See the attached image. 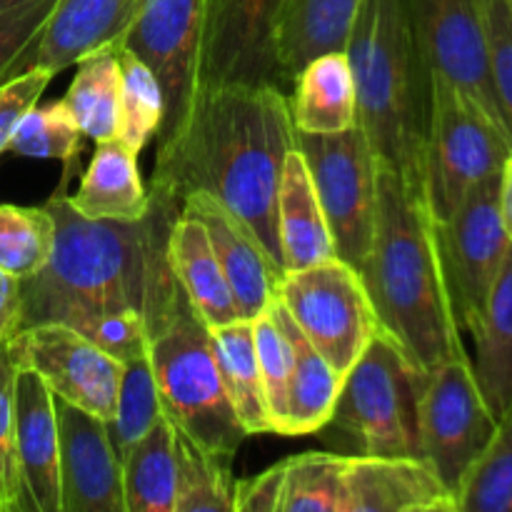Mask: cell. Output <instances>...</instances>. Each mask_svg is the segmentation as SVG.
Wrapping results in <instances>:
<instances>
[{"label": "cell", "instance_id": "6da1fadb", "mask_svg": "<svg viewBox=\"0 0 512 512\" xmlns=\"http://www.w3.org/2000/svg\"><path fill=\"white\" fill-rule=\"evenodd\" d=\"M70 175L65 168L45 203L55 218L53 255L40 273L18 280V330L68 325L125 363L148 353L185 298L168 258L180 203L148 188L150 210L140 220H90L68 203Z\"/></svg>", "mask_w": 512, "mask_h": 512}, {"label": "cell", "instance_id": "7a4b0ae2", "mask_svg": "<svg viewBox=\"0 0 512 512\" xmlns=\"http://www.w3.org/2000/svg\"><path fill=\"white\" fill-rule=\"evenodd\" d=\"M295 135L288 95L278 85L200 90L178 133L158 145L150 188L178 203L193 190L215 195L283 270L278 188Z\"/></svg>", "mask_w": 512, "mask_h": 512}, {"label": "cell", "instance_id": "3957f363", "mask_svg": "<svg viewBox=\"0 0 512 512\" xmlns=\"http://www.w3.org/2000/svg\"><path fill=\"white\" fill-rule=\"evenodd\" d=\"M358 273L380 333L393 338L420 373L468 355L450 310L425 185L383 163L373 243Z\"/></svg>", "mask_w": 512, "mask_h": 512}, {"label": "cell", "instance_id": "277c9868", "mask_svg": "<svg viewBox=\"0 0 512 512\" xmlns=\"http://www.w3.org/2000/svg\"><path fill=\"white\" fill-rule=\"evenodd\" d=\"M358 95V125L378 163L423 183L430 73L405 0H363L345 43Z\"/></svg>", "mask_w": 512, "mask_h": 512}, {"label": "cell", "instance_id": "5b68a950", "mask_svg": "<svg viewBox=\"0 0 512 512\" xmlns=\"http://www.w3.org/2000/svg\"><path fill=\"white\" fill-rule=\"evenodd\" d=\"M148 355L170 423L210 453L233 458L250 435L225 393L210 345V328L198 318L188 298H183L168 328L150 340Z\"/></svg>", "mask_w": 512, "mask_h": 512}, {"label": "cell", "instance_id": "8992f818", "mask_svg": "<svg viewBox=\"0 0 512 512\" xmlns=\"http://www.w3.org/2000/svg\"><path fill=\"white\" fill-rule=\"evenodd\" d=\"M420 373L393 338L378 333L345 373L330 428L360 455L420 458Z\"/></svg>", "mask_w": 512, "mask_h": 512}, {"label": "cell", "instance_id": "52a82bcc", "mask_svg": "<svg viewBox=\"0 0 512 512\" xmlns=\"http://www.w3.org/2000/svg\"><path fill=\"white\" fill-rule=\"evenodd\" d=\"M512 140L470 95L433 73L425 143V195L435 220H445L475 183L498 175Z\"/></svg>", "mask_w": 512, "mask_h": 512}, {"label": "cell", "instance_id": "ba28073f", "mask_svg": "<svg viewBox=\"0 0 512 512\" xmlns=\"http://www.w3.org/2000/svg\"><path fill=\"white\" fill-rule=\"evenodd\" d=\"M275 300L338 373H348L380 333L368 288L338 255L318 265L285 270Z\"/></svg>", "mask_w": 512, "mask_h": 512}, {"label": "cell", "instance_id": "9c48e42d", "mask_svg": "<svg viewBox=\"0 0 512 512\" xmlns=\"http://www.w3.org/2000/svg\"><path fill=\"white\" fill-rule=\"evenodd\" d=\"M295 140L328 220L335 255L360 270L373 243L378 158L360 125L335 135L298 133Z\"/></svg>", "mask_w": 512, "mask_h": 512}, {"label": "cell", "instance_id": "30bf717a", "mask_svg": "<svg viewBox=\"0 0 512 512\" xmlns=\"http://www.w3.org/2000/svg\"><path fill=\"white\" fill-rule=\"evenodd\" d=\"M498 188L500 173L488 175L468 190L448 218L435 220V245L450 310L458 328L470 335L483 320L490 290L510 248L500 220Z\"/></svg>", "mask_w": 512, "mask_h": 512}, {"label": "cell", "instance_id": "8fae6325", "mask_svg": "<svg viewBox=\"0 0 512 512\" xmlns=\"http://www.w3.org/2000/svg\"><path fill=\"white\" fill-rule=\"evenodd\" d=\"M420 458L428 460L445 488L458 500L475 460L498 428L485 403L468 355L445 360L428 370L418 408Z\"/></svg>", "mask_w": 512, "mask_h": 512}, {"label": "cell", "instance_id": "7c38bea8", "mask_svg": "<svg viewBox=\"0 0 512 512\" xmlns=\"http://www.w3.org/2000/svg\"><path fill=\"white\" fill-rule=\"evenodd\" d=\"M205 0H138L133 23L120 40L155 73L165 98L158 145L168 143L198 98Z\"/></svg>", "mask_w": 512, "mask_h": 512}, {"label": "cell", "instance_id": "4fadbf2b", "mask_svg": "<svg viewBox=\"0 0 512 512\" xmlns=\"http://www.w3.org/2000/svg\"><path fill=\"white\" fill-rule=\"evenodd\" d=\"M8 348L18 368L35 370L55 398L105 423L115 415L125 363L78 330L58 323L33 325L10 335Z\"/></svg>", "mask_w": 512, "mask_h": 512}, {"label": "cell", "instance_id": "5bb4252c", "mask_svg": "<svg viewBox=\"0 0 512 512\" xmlns=\"http://www.w3.org/2000/svg\"><path fill=\"white\" fill-rule=\"evenodd\" d=\"M283 0H205L198 93L223 85L288 88L275 48Z\"/></svg>", "mask_w": 512, "mask_h": 512}, {"label": "cell", "instance_id": "9a60e30c", "mask_svg": "<svg viewBox=\"0 0 512 512\" xmlns=\"http://www.w3.org/2000/svg\"><path fill=\"white\" fill-rule=\"evenodd\" d=\"M430 73L443 75L505 128L488 65L478 0H405ZM508 133V130H505Z\"/></svg>", "mask_w": 512, "mask_h": 512}, {"label": "cell", "instance_id": "2e32d148", "mask_svg": "<svg viewBox=\"0 0 512 512\" xmlns=\"http://www.w3.org/2000/svg\"><path fill=\"white\" fill-rule=\"evenodd\" d=\"M63 512H125L123 458L105 420L55 398Z\"/></svg>", "mask_w": 512, "mask_h": 512}, {"label": "cell", "instance_id": "e0dca14e", "mask_svg": "<svg viewBox=\"0 0 512 512\" xmlns=\"http://www.w3.org/2000/svg\"><path fill=\"white\" fill-rule=\"evenodd\" d=\"M138 0H55L48 20L28 48L10 63L3 80L35 68L53 75L108 45H118L133 23Z\"/></svg>", "mask_w": 512, "mask_h": 512}, {"label": "cell", "instance_id": "ac0fdd59", "mask_svg": "<svg viewBox=\"0 0 512 512\" xmlns=\"http://www.w3.org/2000/svg\"><path fill=\"white\" fill-rule=\"evenodd\" d=\"M180 208L203 223L215 258L223 268L235 305L243 320H255L275 303V288L283 275L253 230L225 208L215 195L193 190L180 200Z\"/></svg>", "mask_w": 512, "mask_h": 512}, {"label": "cell", "instance_id": "d6986e66", "mask_svg": "<svg viewBox=\"0 0 512 512\" xmlns=\"http://www.w3.org/2000/svg\"><path fill=\"white\" fill-rule=\"evenodd\" d=\"M15 450L20 512H63L55 395L30 368H18L15 375Z\"/></svg>", "mask_w": 512, "mask_h": 512}, {"label": "cell", "instance_id": "ffe728a7", "mask_svg": "<svg viewBox=\"0 0 512 512\" xmlns=\"http://www.w3.org/2000/svg\"><path fill=\"white\" fill-rule=\"evenodd\" d=\"M345 512H458L433 465L410 455H345Z\"/></svg>", "mask_w": 512, "mask_h": 512}, {"label": "cell", "instance_id": "44dd1931", "mask_svg": "<svg viewBox=\"0 0 512 512\" xmlns=\"http://www.w3.org/2000/svg\"><path fill=\"white\" fill-rule=\"evenodd\" d=\"M278 243L283 273L335 258L333 235L298 145L285 155L283 163L278 188Z\"/></svg>", "mask_w": 512, "mask_h": 512}, {"label": "cell", "instance_id": "7402d4cb", "mask_svg": "<svg viewBox=\"0 0 512 512\" xmlns=\"http://www.w3.org/2000/svg\"><path fill=\"white\" fill-rule=\"evenodd\" d=\"M168 258L180 290L208 328L243 320L203 223L183 208L170 230Z\"/></svg>", "mask_w": 512, "mask_h": 512}, {"label": "cell", "instance_id": "603a6c76", "mask_svg": "<svg viewBox=\"0 0 512 512\" xmlns=\"http://www.w3.org/2000/svg\"><path fill=\"white\" fill-rule=\"evenodd\" d=\"M363 0H283L275 25L278 63L288 88L323 53L345 50Z\"/></svg>", "mask_w": 512, "mask_h": 512}, {"label": "cell", "instance_id": "cb8c5ba5", "mask_svg": "<svg viewBox=\"0 0 512 512\" xmlns=\"http://www.w3.org/2000/svg\"><path fill=\"white\" fill-rule=\"evenodd\" d=\"M75 213L90 220H140L150 210V190L140 178L138 155L120 138L95 143L78 190L68 195Z\"/></svg>", "mask_w": 512, "mask_h": 512}, {"label": "cell", "instance_id": "d4e9b609", "mask_svg": "<svg viewBox=\"0 0 512 512\" xmlns=\"http://www.w3.org/2000/svg\"><path fill=\"white\" fill-rule=\"evenodd\" d=\"M298 133L335 135L358 125V95L345 50L310 60L293 80L288 98Z\"/></svg>", "mask_w": 512, "mask_h": 512}, {"label": "cell", "instance_id": "484cf974", "mask_svg": "<svg viewBox=\"0 0 512 512\" xmlns=\"http://www.w3.org/2000/svg\"><path fill=\"white\" fill-rule=\"evenodd\" d=\"M280 320H283L288 338L293 343V373L288 385V413H285V438H303L328 428L330 415L338 403L345 375L338 373L318 348L295 325L288 310L275 300Z\"/></svg>", "mask_w": 512, "mask_h": 512}, {"label": "cell", "instance_id": "4316f807", "mask_svg": "<svg viewBox=\"0 0 512 512\" xmlns=\"http://www.w3.org/2000/svg\"><path fill=\"white\" fill-rule=\"evenodd\" d=\"M473 340L475 380L488 408L500 418L512 403V243Z\"/></svg>", "mask_w": 512, "mask_h": 512}, {"label": "cell", "instance_id": "83f0119b", "mask_svg": "<svg viewBox=\"0 0 512 512\" xmlns=\"http://www.w3.org/2000/svg\"><path fill=\"white\" fill-rule=\"evenodd\" d=\"M210 345H213L225 393H228L245 433H273L263 378H260L258 353H255L253 320H233L220 328H210Z\"/></svg>", "mask_w": 512, "mask_h": 512}, {"label": "cell", "instance_id": "f1b7e54d", "mask_svg": "<svg viewBox=\"0 0 512 512\" xmlns=\"http://www.w3.org/2000/svg\"><path fill=\"white\" fill-rule=\"evenodd\" d=\"M175 490V425L163 415L123 458L125 512H175Z\"/></svg>", "mask_w": 512, "mask_h": 512}, {"label": "cell", "instance_id": "f546056e", "mask_svg": "<svg viewBox=\"0 0 512 512\" xmlns=\"http://www.w3.org/2000/svg\"><path fill=\"white\" fill-rule=\"evenodd\" d=\"M118 45H108L78 60V73L70 80L63 98V105L78 123L80 133L93 143L118 138L123 93Z\"/></svg>", "mask_w": 512, "mask_h": 512}, {"label": "cell", "instance_id": "4dcf8cb0", "mask_svg": "<svg viewBox=\"0 0 512 512\" xmlns=\"http://www.w3.org/2000/svg\"><path fill=\"white\" fill-rule=\"evenodd\" d=\"M178 490L175 512H235V483L230 458L205 450L175 428Z\"/></svg>", "mask_w": 512, "mask_h": 512}, {"label": "cell", "instance_id": "1f68e13d", "mask_svg": "<svg viewBox=\"0 0 512 512\" xmlns=\"http://www.w3.org/2000/svg\"><path fill=\"white\" fill-rule=\"evenodd\" d=\"M55 245V218L48 205L0 203V270L28 280L48 265Z\"/></svg>", "mask_w": 512, "mask_h": 512}, {"label": "cell", "instance_id": "d6a6232c", "mask_svg": "<svg viewBox=\"0 0 512 512\" xmlns=\"http://www.w3.org/2000/svg\"><path fill=\"white\" fill-rule=\"evenodd\" d=\"M458 512H512V403L460 488Z\"/></svg>", "mask_w": 512, "mask_h": 512}, {"label": "cell", "instance_id": "836d02e7", "mask_svg": "<svg viewBox=\"0 0 512 512\" xmlns=\"http://www.w3.org/2000/svg\"><path fill=\"white\" fill-rule=\"evenodd\" d=\"M123 93H120V128L118 138L135 155L153 138H158L165 115V98L153 70L135 53L118 45Z\"/></svg>", "mask_w": 512, "mask_h": 512}, {"label": "cell", "instance_id": "e575fe53", "mask_svg": "<svg viewBox=\"0 0 512 512\" xmlns=\"http://www.w3.org/2000/svg\"><path fill=\"white\" fill-rule=\"evenodd\" d=\"M345 455L303 453L285 460L280 512H345Z\"/></svg>", "mask_w": 512, "mask_h": 512}, {"label": "cell", "instance_id": "d590c367", "mask_svg": "<svg viewBox=\"0 0 512 512\" xmlns=\"http://www.w3.org/2000/svg\"><path fill=\"white\" fill-rule=\"evenodd\" d=\"M163 403H160L158 385H155L150 355H135L125 360L123 380H120L118 403L115 415L108 420L110 438L120 458L163 418Z\"/></svg>", "mask_w": 512, "mask_h": 512}, {"label": "cell", "instance_id": "8d00e7d4", "mask_svg": "<svg viewBox=\"0 0 512 512\" xmlns=\"http://www.w3.org/2000/svg\"><path fill=\"white\" fill-rule=\"evenodd\" d=\"M80 140H83V133L63 100L43 105L35 103L20 118L18 128L10 138L8 153L20 155V158L60 160L65 168H73L78 163Z\"/></svg>", "mask_w": 512, "mask_h": 512}, {"label": "cell", "instance_id": "74e56055", "mask_svg": "<svg viewBox=\"0 0 512 512\" xmlns=\"http://www.w3.org/2000/svg\"><path fill=\"white\" fill-rule=\"evenodd\" d=\"M253 335L270 425L275 435H283L285 413H288V385L290 373H293V343L275 310V303L253 320Z\"/></svg>", "mask_w": 512, "mask_h": 512}, {"label": "cell", "instance_id": "f35d334b", "mask_svg": "<svg viewBox=\"0 0 512 512\" xmlns=\"http://www.w3.org/2000/svg\"><path fill=\"white\" fill-rule=\"evenodd\" d=\"M488 40V65L505 130L512 140V0H478Z\"/></svg>", "mask_w": 512, "mask_h": 512}, {"label": "cell", "instance_id": "ab89813d", "mask_svg": "<svg viewBox=\"0 0 512 512\" xmlns=\"http://www.w3.org/2000/svg\"><path fill=\"white\" fill-rule=\"evenodd\" d=\"M15 375L18 363L0 340V512H20V473L15 450Z\"/></svg>", "mask_w": 512, "mask_h": 512}, {"label": "cell", "instance_id": "60d3db41", "mask_svg": "<svg viewBox=\"0 0 512 512\" xmlns=\"http://www.w3.org/2000/svg\"><path fill=\"white\" fill-rule=\"evenodd\" d=\"M53 78L55 75L50 70L35 68L30 73L15 75V78L0 83V155L8 153L10 138L18 128L20 118L38 103Z\"/></svg>", "mask_w": 512, "mask_h": 512}, {"label": "cell", "instance_id": "b9f144b4", "mask_svg": "<svg viewBox=\"0 0 512 512\" xmlns=\"http://www.w3.org/2000/svg\"><path fill=\"white\" fill-rule=\"evenodd\" d=\"M53 5L55 0H33V3L0 10V80L10 63L28 48L30 40L43 28Z\"/></svg>", "mask_w": 512, "mask_h": 512}, {"label": "cell", "instance_id": "7bdbcfd3", "mask_svg": "<svg viewBox=\"0 0 512 512\" xmlns=\"http://www.w3.org/2000/svg\"><path fill=\"white\" fill-rule=\"evenodd\" d=\"M285 485V460L255 478L235 483V512H280Z\"/></svg>", "mask_w": 512, "mask_h": 512}, {"label": "cell", "instance_id": "ee69618b", "mask_svg": "<svg viewBox=\"0 0 512 512\" xmlns=\"http://www.w3.org/2000/svg\"><path fill=\"white\" fill-rule=\"evenodd\" d=\"M20 325V285L0 270V340L18 333Z\"/></svg>", "mask_w": 512, "mask_h": 512}, {"label": "cell", "instance_id": "f6af8a7d", "mask_svg": "<svg viewBox=\"0 0 512 512\" xmlns=\"http://www.w3.org/2000/svg\"><path fill=\"white\" fill-rule=\"evenodd\" d=\"M498 205H500V220L508 240L512 243V153L503 163L500 170V188H498Z\"/></svg>", "mask_w": 512, "mask_h": 512}, {"label": "cell", "instance_id": "bcb514c9", "mask_svg": "<svg viewBox=\"0 0 512 512\" xmlns=\"http://www.w3.org/2000/svg\"><path fill=\"white\" fill-rule=\"evenodd\" d=\"M25 3H33V0H0V10L15 8V5H25Z\"/></svg>", "mask_w": 512, "mask_h": 512}]
</instances>
